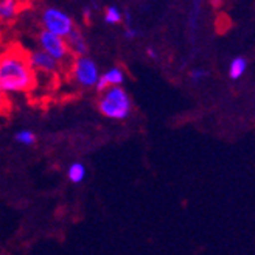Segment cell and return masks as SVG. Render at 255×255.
<instances>
[{"label":"cell","instance_id":"cell-8","mask_svg":"<svg viewBox=\"0 0 255 255\" xmlns=\"http://www.w3.org/2000/svg\"><path fill=\"white\" fill-rule=\"evenodd\" d=\"M246 69H248V61L245 58H241V56L234 58L231 61V66H229V76H231L232 80H238L245 75Z\"/></svg>","mask_w":255,"mask_h":255},{"label":"cell","instance_id":"cell-2","mask_svg":"<svg viewBox=\"0 0 255 255\" xmlns=\"http://www.w3.org/2000/svg\"><path fill=\"white\" fill-rule=\"evenodd\" d=\"M98 109L108 119L123 120L129 116L131 112V100L129 95L122 86H111L105 92H101Z\"/></svg>","mask_w":255,"mask_h":255},{"label":"cell","instance_id":"cell-10","mask_svg":"<svg viewBox=\"0 0 255 255\" xmlns=\"http://www.w3.org/2000/svg\"><path fill=\"white\" fill-rule=\"evenodd\" d=\"M67 176H69L70 182L80 184L84 181V177H86V167L81 162H73L67 170Z\"/></svg>","mask_w":255,"mask_h":255},{"label":"cell","instance_id":"cell-6","mask_svg":"<svg viewBox=\"0 0 255 255\" xmlns=\"http://www.w3.org/2000/svg\"><path fill=\"white\" fill-rule=\"evenodd\" d=\"M28 61L31 64V67L36 70H41L45 73H56L58 72V64L59 61L52 56L45 50H34L28 55Z\"/></svg>","mask_w":255,"mask_h":255},{"label":"cell","instance_id":"cell-13","mask_svg":"<svg viewBox=\"0 0 255 255\" xmlns=\"http://www.w3.org/2000/svg\"><path fill=\"white\" fill-rule=\"evenodd\" d=\"M14 140H16L17 143H20V145L30 146V145L34 143L36 137H34V134H33L31 131H28V129H22V131H19V132L14 135Z\"/></svg>","mask_w":255,"mask_h":255},{"label":"cell","instance_id":"cell-12","mask_svg":"<svg viewBox=\"0 0 255 255\" xmlns=\"http://www.w3.org/2000/svg\"><path fill=\"white\" fill-rule=\"evenodd\" d=\"M122 19H123V14H122L120 8H117V6H108L106 8V11H105V22L106 23L114 25V23L122 22Z\"/></svg>","mask_w":255,"mask_h":255},{"label":"cell","instance_id":"cell-1","mask_svg":"<svg viewBox=\"0 0 255 255\" xmlns=\"http://www.w3.org/2000/svg\"><path fill=\"white\" fill-rule=\"evenodd\" d=\"M28 58L8 53L0 61V91L2 94L25 92L33 87L34 76Z\"/></svg>","mask_w":255,"mask_h":255},{"label":"cell","instance_id":"cell-3","mask_svg":"<svg viewBox=\"0 0 255 255\" xmlns=\"http://www.w3.org/2000/svg\"><path fill=\"white\" fill-rule=\"evenodd\" d=\"M42 25L45 30L59 34L62 37H67L75 28L72 17L67 12H64L58 8H47L42 12Z\"/></svg>","mask_w":255,"mask_h":255},{"label":"cell","instance_id":"cell-15","mask_svg":"<svg viewBox=\"0 0 255 255\" xmlns=\"http://www.w3.org/2000/svg\"><path fill=\"white\" fill-rule=\"evenodd\" d=\"M111 86H109V83H108V80L105 78V75H100V78H98V81H97V84H95V89L98 92H105L106 89H109Z\"/></svg>","mask_w":255,"mask_h":255},{"label":"cell","instance_id":"cell-7","mask_svg":"<svg viewBox=\"0 0 255 255\" xmlns=\"http://www.w3.org/2000/svg\"><path fill=\"white\" fill-rule=\"evenodd\" d=\"M66 41L69 44L70 52L75 53L76 56H83L87 53V44H86V39H84V36L81 34L80 30L73 28L72 33L66 37Z\"/></svg>","mask_w":255,"mask_h":255},{"label":"cell","instance_id":"cell-17","mask_svg":"<svg viewBox=\"0 0 255 255\" xmlns=\"http://www.w3.org/2000/svg\"><path fill=\"white\" fill-rule=\"evenodd\" d=\"M148 55H149L151 58H157V53H156V50H154V48H151V47L148 48Z\"/></svg>","mask_w":255,"mask_h":255},{"label":"cell","instance_id":"cell-9","mask_svg":"<svg viewBox=\"0 0 255 255\" xmlns=\"http://www.w3.org/2000/svg\"><path fill=\"white\" fill-rule=\"evenodd\" d=\"M17 14V0H2L0 2V17L2 20H11Z\"/></svg>","mask_w":255,"mask_h":255},{"label":"cell","instance_id":"cell-4","mask_svg":"<svg viewBox=\"0 0 255 255\" xmlns=\"http://www.w3.org/2000/svg\"><path fill=\"white\" fill-rule=\"evenodd\" d=\"M73 80L83 87H92L100 78L97 64L87 56H78L73 62Z\"/></svg>","mask_w":255,"mask_h":255},{"label":"cell","instance_id":"cell-16","mask_svg":"<svg viewBox=\"0 0 255 255\" xmlns=\"http://www.w3.org/2000/svg\"><path fill=\"white\" fill-rule=\"evenodd\" d=\"M137 36H138V31L135 28H132L131 25H128L126 30H125V37H126V39H135Z\"/></svg>","mask_w":255,"mask_h":255},{"label":"cell","instance_id":"cell-14","mask_svg":"<svg viewBox=\"0 0 255 255\" xmlns=\"http://www.w3.org/2000/svg\"><path fill=\"white\" fill-rule=\"evenodd\" d=\"M206 75H207V72L206 70H201V69H195V70H191V73H190L191 81H193V83L202 81L204 78H206Z\"/></svg>","mask_w":255,"mask_h":255},{"label":"cell","instance_id":"cell-18","mask_svg":"<svg viewBox=\"0 0 255 255\" xmlns=\"http://www.w3.org/2000/svg\"><path fill=\"white\" fill-rule=\"evenodd\" d=\"M83 12H84V16H86V17H89V14H91V8H89V6H84V8H83Z\"/></svg>","mask_w":255,"mask_h":255},{"label":"cell","instance_id":"cell-5","mask_svg":"<svg viewBox=\"0 0 255 255\" xmlns=\"http://www.w3.org/2000/svg\"><path fill=\"white\" fill-rule=\"evenodd\" d=\"M37 41H39V45L42 50H45V52H48L52 56H55L59 62H64L69 58L70 48H69L66 37L55 34V33L44 28L39 33V39Z\"/></svg>","mask_w":255,"mask_h":255},{"label":"cell","instance_id":"cell-11","mask_svg":"<svg viewBox=\"0 0 255 255\" xmlns=\"http://www.w3.org/2000/svg\"><path fill=\"white\" fill-rule=\"evenodd\" d=\"M105 78L108 80L109 86H122L125 81V73L119 67H112L108 72H105Z\"/></svg>","mask_w":255,"mask_h":255}]
</instances>
